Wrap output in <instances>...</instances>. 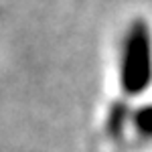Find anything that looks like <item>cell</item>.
<instances>
[{
  "label": "cell",
  "mask_w": 152,
  "mask_h": 152,
  "mask_svg": "<svg viewBox=\"0 0 152 152\" xmlns=\"http://www.w3.org/2000/svg\"><path fill=\"white\" fill-rule=\"evenodd\" d=\"M116 71L126 97H142L152 87V31L144 23H134L124 33Z\"/></svg>",
  "instance_id": "6da1fadb"
},
{
  "label": "cell",
  "mask_w": 152,
  "mask_h": 152,
  "mask_svg": "<svg viewBox=\"0 0 152 152\" xmlns=\"http://www.w3.org/2000/svg\"><path fill=\"white\" fill-rule=\"evenodd\" d=\"M132 130L140 136L142 140L152 144V104L140 107L136 114H132Z\"/></svg>",
  "instance_id": "7a4b0ae2"
}]
</instances>
